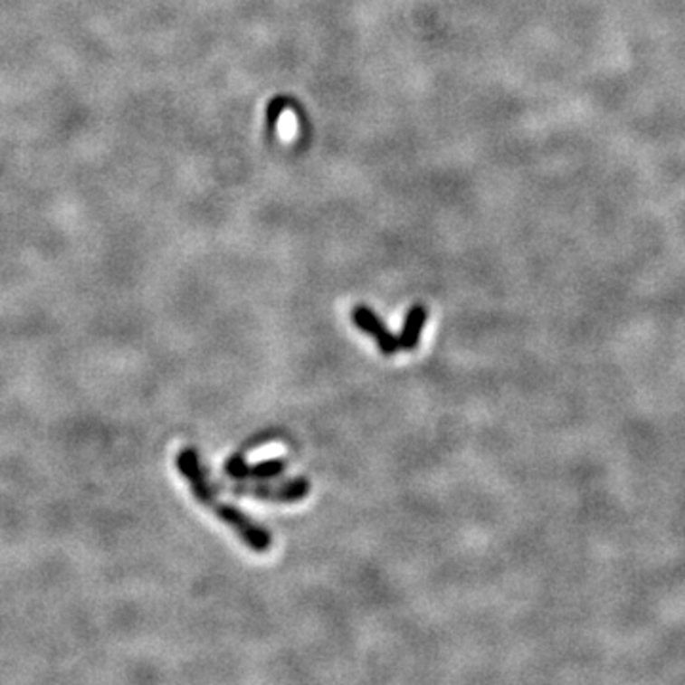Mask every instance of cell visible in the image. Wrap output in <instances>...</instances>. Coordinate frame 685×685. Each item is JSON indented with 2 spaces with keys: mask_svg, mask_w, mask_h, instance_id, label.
Wrapping results in <instances>:
<instances>
[{
  "mask_svg": "<svg viewBox=\"0 0 685 685\" xmlns=\"http://www.w3.org/2000/svg\"><path fill=\"white\" fill-rule=\"evenodd\" d=\"M176 465H177L179 474L185 478V482L189 484V490L196 501L202 507H206L210 512H214L217 516V520H221L227 528H231L233 533L250 550L263 554L271 548L272 537L263 526H259L246 512H243L229 503H224L217 497L215 490L208 482V474H206V469L202 467L200 455L193 448H183L176 457Z\"/></svg>",
  "mask_w": 685,
  "mask_h": 685,
  "instance_id": "1",
  "label": "cell"
},
{
  "mask_svg": "<svg viewBox=\"0 0 685 685\" xmlns=\"http://www.w3.org/2000/svg\"><path fill=\"white\" fill-rule=\"evenodd\" d=\"M309 491L310 484L307 478H293L282 484H238L233 488V493L236 495H248L271 503H298L309 495Z\"/></svg>",
  "mask_w": 685,
  "mask_h": 685,
  "instance_id": "2",
  "label": "cell"
},
{
  "mask_svg": "<svg viewBox=\"0 0 685 685\" xmlns=\"http://www.w3.org/2000/svg\"><path fill=\"white\" fill-rule=\"evenodd\" d=\"M353 322L360 331H364L366 336H369L376 341V345L381 350V355L393 357L398 353V348H400L398 338L385 326V322L372 309L366 305H357L353 309Z\"/></svg>",
  "mask_w": 685,
  "mask_h": 685,
  "instance_id": "3",
  "label": "cell"
},
{
  "mask_svg": "<svg viewBox=\"0 0 685 685\" xmlns=\"http://www.w3.org/2000/svg\"><path fill=\"white\" fill-rule=\"evenodd\" d=\"M286 469V461L284 459H269L259 462V465H246L244 459L240 455H234L227 462V474H231L236 480L243 478H255V480H269L274 476H281Z\"/></svg>",
  "mask_w": 685,
  "mask_h": 685,
  "instance_id": "4",
  "label": "cell"
},
{
  "mask_svg": "<svg viewBox=\"0 0 685 685\" xmlns=\"http://www.w3.org/2000/svg\"><path fill=\"white\" fill-rule=\"evenodd\" d=\"M429 319V309L417 303L414 305L405 314V320L402 326V331L398 336V345L402 350H415L419 341H421V333L424 324H427Z\"/></svg>",
  "mask_w": 685,
  "mask_h": 685,
  "instance_id": "5",
  "label": "cell"
}]
</instances>
